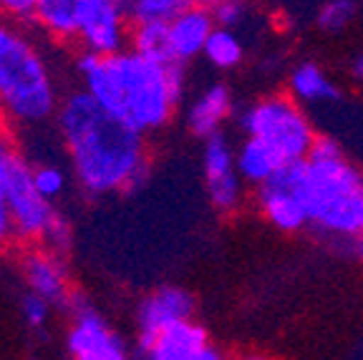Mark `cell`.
Returning <instances> with one entry per match:
<instances>
[{
    "instance_id": "obj_1",
    "label": "cell",
    "mask_w": 363,
    "mask_h": 360,
    "mask_svg": "<svg viewBox=\"0 0 363 360\" xmlns=\"http://www.w3.org/2000/svg\"><path fill=\"white\" fill-rule=\"evenodd\" d=\"M53 118L74 179L89 197L121 194L147 179V134L104 111L86 89L68 94Z\"/></svg>"
},
{
    "instance_id": "obj_2",
    "label": "cell",
    "mask_w": 363,
    "mask_h": 360,
    "mask_svg": "<svg viewBox=\"0 0 363 360\" xmlns=\"http://www.w3.org/2000/svg\"><path fill=\"white\" fill-rule=\"evenodd\" d=\"M184 68V63L157 61L134 48L113 56L84 51L76 58L84 89L99 106L147 136L172 124L187 86Z\"/></svg>"
},
{
    "instance_id": "obj_3",
    "label": "cell",
    "mask_w": 363,
    "mask_h": 360,
    "mask_svg": "<svg viewBox=\"0 0 363 360\" xmlns=\"http://www.w3.org/2000/svg\"><path fill=\"white\" fill-rule=\"evenodd\" d=\"M298 184L311 214V230L335 244L363 237V171L330 136H318L311 154L295 162Z\"/></svg>"
},
{
    "instance_id": "obj_4",
    "label": "cell",
    "mask_w": 363,
    "mask_h": 360,
    "mask_svg": "<svg viewBox=\"0 0 363 360\" xmlns=\"http://www.w3.org/2000/svg\"><path fill=\"white\" fill-rule=\"evenodd\" d=\"M0 108L11 124L21 126L43 124L58 108L48 63L13 18H0Z\"/></svg>"
},
{
    "instance_id": "obj_5",
    "label": "cell",
    "mask_w": 363,
    "mask_h": 360,
    "mask_svg": "<svg viewBox=\"0 0 363 360\" xmlns=\"http://www.w3.org/2000/svg\"><path fill=\"white\" fill-rule=\"evenodd\" d=\"M240 129L272 147L285 164L303 162L318 139L311 116L290 94H267L240 113Z\"/></svg>"
},
{
    "instance_id": "obj_6",
    "label": "cell",
    "mask_w": 363,
    "mask_h": 360,
    "mask_svg": "<svg viewBox=\"0 0 363 360\" xmlns=\"http://www.w3.org/2000/svg\"><path fill=\"white\" fill-rule=\"evenodd\" d=\"M71 325L66 332V353L74 360H124L129 345L81 293H74L66 303Z\"/></svg>"
},
{
    "instance_id": "obj_7",
    "label": "cell",
    "mask_w": 363,
    "mask_h": 360,
    "mask_svg": "<svg viewBox=\"0 0 363 360\" xmlns=\"http://www.w3.org/2000/svg\"><path fill=\"white\" fill-rule=\"evenodd\" d=\"M6 197L13 225H16V240L40 244L45 230L56 217V209H53L51 199H45L38 186L33 184V167L18 152H13L11 169H8Z\"/></svg>"
},
{
    "instance_id": "obj_8",
    "label": "cell",
    "mask_w": 363,
    "mask_h": 360,
    "mask_svg": "<svg viewBox=\"0 0 363 360\" xmlns=\"http://www.w3.org/2000/svg\"><path fill=\"white\" fill-rule=\"evenodd\" d=\"M76 40L86 53L94 56H113L126 51L131 43L126 0H84Z\"/></svg>"
},
{
    "instance_id": "obj_9",
    "label": "cell",
    "mask_w": 363,
    "mask_h": 360,
    "mask_svg": "<svg viewBox=\"0 0 363 360\" xmlns=\"http://www.w3.org/2000/svg\"><path fill=\"white\" fill-rule=\"evenodd\" d=\"M257 212L272 230L285 232V235H298V232L311 227V214H308L306 199H303L301 184H298V171L295 162L288 164L283 171L257 186L255 191Z\"/></svg>"
},
{
    "instance_id": "obj_10",
    "label": "cell",
    "mask_w": 363,
    "mask_h": 360,
    "mask_svg": "<svg viewBox=\"0 0 363 360\" xmlns=\"http://www.w3.org/2000/svg\"><path fill=\"white\" fill-rule=\"evenodd\" d=\"M202 167H204V186L212 207L220 214H235L242 209L245 199V179L238 171L235 147L227 141V136L215 134L204 139L202 149Z\"/></svg>"
},
{
    "instance_id": "obj_11",
    "label": "cell",
    "mask_w": 363,
    "mask_h": 360,
    "mask_svg": "<svg viewBox=\"0 0 363 360\" xmlns=\"http://www.w3.org/2000/svg\"><path fill=\"white\" fill-rule=\"evenodd\" d=\"M136 355L149 360H220L222 350L215 345L210 330L192 315L162 327Z\"/></svg>"
},
{
    "instance_id": "obj_12",
    "label": "cell",
    "mask_w": 363,
    "mask_h": 360,
    "mask_svg": "<svg viewBox=\"0 0 363 360\" xmlns=\"http://www.w3.org/2000/svg\"><path fill=\"white\" fill-rule=\"evenodd\" d=\"M194 315V295L187 287L162 285L136 305V350H142L162 327Z\"/></svg>"
},
{
    "instance_id": "obj_13",
    "label": "cell",
    "mask_w": 363,
    "mask_h": 360,
    "mask_svg": "<svg viewBox=\"0 0 363 360\" xmlns=\"http://www.w3.org/2000/svg\"><path fill=\"white\" fill-rule=\"evenodd\" d=\"M217 28L215 13L210 8L184 3L174 16L169 18V48L172 61L184 63L199 58L204 53V45L210 40L212 30Z\"/></svg>"
},
{
    "instance_id": "obj_14",
    "label": "cell",
    "mask_w": 363,
    "mask_h": 360,
    "mask_svg": "<svg viewBox=\"0 0 363 360\" xmlns=\"http://www.w3.org/2000/svg\"><path fill=\"white\" fill-rule=\"evenodd\" d=\"M23 277L26 285L38 293L40 298H45L51 305H61L66 308L68 298L74 295L71 290V275L68 267L63 262V254L51 252V249H30L23 254Z\"/></svg>"
},
{
    "instance_id": "obj_15",
    "label": "cell",
    "mask_w": 363,
    "mask_h": 360,
    "mask_svg": "<svg viewBox=\"0 0 363 360\" xmlns=\"http://www.w3.org/2000/svg\"><path fill=\"white\" fill-rule=\"evenodd\" d=\"M235 99L233 91L225 84H210L202 94L194 96V101L187 108V129L199 139H210L222 134V126L233 118Z\"/></svg>"
},
{
    "instance_id": "obj_16",
    "label": "cell",
    "mask_w": 363,
    "mask_h": 360,
    "mask_svg": "<svg viewBox=\"0 0 363 360\" xmlns=\"http://www.w3.org/2000/svg\"><path fill=\"white\" fill-rule=\"evenodd\" d=\"M288 94L298 99L303 106H320L340 99V89L333 76L315 61H303L293 66L288 76Z\"/></svg>"
},
{
    "instance_id": "obj_17",
    "label": "cell",
    "mask_w": 363,
    "mask_h": 360,
    "mask_svg": "<svg viewBox=\"0 0 363 360\" xmlns=\"http://www.w3.org/2000/svg\"><path fill=\"white\" fill-rule=\"evenodd\" d=\"M235 159H238V171L245 179V184L255 186V189L288 167L275 149L267 147L265 141L255 139V136H245L242 144L235 147Z\"/></svg>"
},
{
    "instance_id": "obj_18",
    "label": "cell",
    "mask_w": 363,
    "mask_h": 360,
    "mask_svg": "<svg viewBox=\"0 0 363 360\" xmlns=\"http://www.w3.org/2000/svg\"><path fill=\"white\" fill-rule=\"evenodd\" d=\"M84 0H38L30 21L48 38L71 43L79 35V18Z\"/></svg>"
},
{
    "instance_id": "obj_19",
    "label": "cell",
    "mask_w": 363,
    "mask_h": 360,
    "mask_svg": "<svg viewBox=\"0 0 363 360\" xmlns=\"http://www.w3.org/2000/svg\"><path fill=\"white\" fill-rule=\"evenodd\" d=\"M202 56L207 58V63H210L212 68H217V71H235V68L242 66V61H245V43H242V38L235 33V28H222V26H217V28L212 30L210 40H207V45H204Z\"/></svg>"
},
{
    "instance_id": "obj_20",
    "label": "cell",
    "mask_w": 363,
    "mask_h": 360,
    "mask_svg": "<svg viewBox=\"0 0 363 360\" xmlns=\"http://www.w3.org/2000/svg\"><path fill=\"white\" fill-rule=\"evenodd\" d=\"M129 48L139 51L142 56L157 58V61H172L169 21L131 23V43H129Z\"/></svg>"
},
{
    "instance_id": "obj_21",
    "label": "cell",
    "mask_w": 363,
    "mask_h": 360,
    "mask_svg": "<svg viewBox=\"0 0 363 360\" xmlns=\"http://www.w3.org/2000/svg\"><path fill=\"white\" fill-rule=\"evenodd\" d=\"M356 3L353 0H325L323 6L318 8L315 23L323 33H343V30L356 21Z\"/></svg>"
},
{
    "instance_id": "obj_22",
    "label": "cell",
    "mask_w": 363,
    "mask_h": 360,
    "mask_svg": "<svg viewBox=\"0 0 363 360\" xmlns=\"http://www.w3.org/2000/svg\"><path fill=\"white\" fill-rule=\"evenodd\" d=\"M187 0H139L131 3L129 18L131 23H144V21H169Z\"/></svg>"
},
{
    "instance_id": "obj_23",
    "label": "cell",
    "mask_w": 363,
    "mask_h": 360,
    "mask_svg": "<svg viewBox=\"0 0 363 360\" xmlns=\"http://www.w3.org/2000/svg\"><path fill=\"white\" fill-rule=\"evenodd\" d=\"M33 184L38 186V191L45 199L53 202L66 191L68 176L56 164H38V167H33Z\"/></svg>"
},
{
    "instance_id": "obj_24",
    "label": "cell",
    "mask_w": 363,
    "mask_h": 360,
    "mask_svg": "<svg viewBox=\"0 0 363 360\" xmlns=\"http://www.w3.org/2000/svg\"><path fill=\"white\" fill-rule=\"evenodd\" d=\"M71 242H74V232H71V225H68V220L63 217L61 212H56V217H53V222L48 225V230H45L40 244H43L45 249H51V252L66 254L68 247H71Z\"/></svg>"
},
{
    "instance_id": "obj_25",
    "label": "cell",
    "mask_w": 363,
    "mask_h": 360,
    "mask_svg": "<svg viewBox=\"0 0 363 360\" xmlns=\"http://www.w3.org/2000/svg\"><path fill=\"white\" fill-rule=\"evenodd\" d=\"M51 308L53 305L45 298H40L38 293H33V290H30L28 295H23V300H21L23 317H26V322H28L33 330H43V327L48 325V320H51Z\"/></svg>"
},
{
    "instance_id": "obj_26",
    "label": "cell",
    "mask_w": 363,
    "mask_h": 360,
    "mask_svg": "<svg viewBox=\"0 0 363 360\" xmlns=\"http://www.w3.org/2000/svg\"><path fill=\"white\" fill-rule=\"evenodd\" d=\"M215 21L222 28H238L247 16V3H227V6L215 8Z\"/></svg>"
},
{
    "instance_id": "obj_27",
    "label": "cell",
    "mask_w": 363,
    "mask_h": 360,
    "mask_svg": "<svg viewBox=\"0 0 363 360\" xmlns=\"http://www.w3.org/2000/svg\"><path fill=\"white\" fill-rule=\"evenodd\" d=\"M38 0H0V13L13 21H30Z\"/></svg>"
},
{
    "instance_id": "obj_28",
    "label": "cell",
    "mask_w": 363,
    "mask_h": 360,
    "mask_svg": "<svg viewBox=\"0 0 363 360\" xmlns=\"http://www.w3.org/2000/svg\"><path fill=\"white\" fill-rule=\"evenodd\" d=\"M16 240V225H13L11 207H8L6 186H0V247Z\"/></svg>"
},
{
    "instance_id": "obj_29",
    "label": "cell",
    "mask_w": 363,
    "mask_h": 360,
    "mask_svg": "<svg viewBox=\"0 0 363 360\" xmlns=\"http://www.w3.org/2000/svg\"><path fill=\"white\" fill-rule=\"evenodd\" d=\"M13 152L6 144V141L0 139V186H6V179H8V169H11V159H13Z\"/></svg>"
},
{
    "instance_id": "obj_30",
    "label": "cell",
    "mask_w": 363,
    "mask_h": 360,
    "mask_svg": "<svg viewBox=\"0 0 363 360\" xmlns=\"http://www.w3.org/2000/svg\"><path fill=\"white\" fill-rule=\"evenodd\" d=\"M348 76H351L353 84L363 89V48L351 58V63H348Z\"/></svg>"
},
{
    "instance_id": "obj_31",
    "label": "cell",
    "mask_w": 363,
    "mask_h": 360,
    "mask_svg": "<svg viewBox=\"0 0 363 360\" xmlns=\"http://www.w3.org/2000/svg\"><path fill=\"white\" fill-rule=\"evenodd\" d=\"M189 3H194V6H202V8H210V11H215V8L227 6V3H250V0H189Z\"/></svg>"
},
{
    "instance_id": "obj_32",
    "label": "cell",
    "mask_w": 363,
    "mask_h": 360,
    "mask_svg": "<svg viewBox=\"0 0 363 360\" xmlns=\"http://www.w3.org/2000/svg\"><path fill=\"white\" fill-rule=\"evenodd\" d=\"M6 126H8V118H6V113H3V108H0V139L6 136Z\"/></svg>"
},
{
    "instance_id": "obj_33",
    "label": "cell",
    "mask_w": 363,
    "mask_h": 360,
    "mask_svg": "<svg viewBox=\"0 0 363 360\" xmlns=\"http://www.w3.org/2000/svg\"><path fill=\"white\" fill-rule=\"evenodd\" d=\"M131 3H139V0H126V6H131Z\"/></svg>"
}]
</instances>
